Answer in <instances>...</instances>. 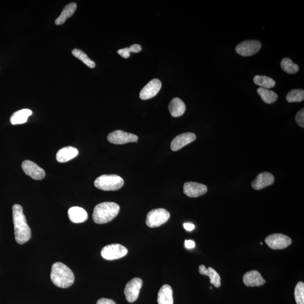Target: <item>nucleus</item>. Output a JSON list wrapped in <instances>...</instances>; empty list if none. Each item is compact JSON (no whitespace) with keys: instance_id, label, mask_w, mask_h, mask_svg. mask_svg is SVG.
<instances>
[{"instance_id":"obj_1","label":"nucleus","mask_w":304,"mask_h":304,"mask_svg":"<svg viewBox=\"0 0 304 304\" xmlns=\"http://www.w3.org/2000/svg\"><path fill=\"white\" fill-rule=\"evenodd\" d=\"M12 210L15 240L19 245H23L31 238V230L27 223L25 215L23 214V207L16 204Z\"/></svg>"},{"instance_id":"obj_2","label":"nucleus","mask_w":304,"mask_h":304,"mask_svg":"<svg viewBox=\"0 0 304 304\" xmlns=\"http://www.w3.org/2000/svg\"><path fill=\"white\" fill-rule=\"evenodd\" d=\"M50 278L56 286L62 289L73 285L75 279L73 271L61 262L55 263L52 266Z\"/></svg>"},{"instance_id":"obj_3","label":"nucleus","mask_w":304,"mask_h":304,"mask_svg":"<svg viewBox=\"0 0 304 304\" xmlns=\"http://www.w3.org/2000/svg\"><path fill=\"white\" fill-rule=\"evenodd\" d=\"M119 210V206L114 202H106L99 203L94 208L93 221L98 225L110 222L117 217Z\"/></svg>"},{"instance_id":"obj_4","label":"nucleus","mask_w":304,"mask_h":304,"mask_svg":"<svg viewBox=\"0 0 304 304\" xmlns=\"http://www.w3.org/2000/svg\"><path fill=\"white\" fill-rule=\"evenodd\" d=\"M124 185L123 179L117 175H103L94 182L98 189L105 191H115L121 189Z\"/></svg>"},{"instance_id":"obj_5","label":"nucleus","mask_w":304,"mask_h":304,"mask_svg":"<svg viewBox=\"0 0 304 304\" xmlns=\"http://www.w3.org/2000/svg\"><path fill=\"white\" fill-rule=\"evenodd\" d=\"M170 217L169 212L166 209L152 210L147 214L146 225L150 228L158 227L166 223Z\"/></svg>"},{"instance_id":"obj_6","label":"nucleus","mask_w":304,"mask_h":304,"mask_svg":"<svg viewBox=\"0 0 304 304\" xmlns=\"http://www.w3.org/2000/svg\"><path fill=\"white\" fill-rule=\"evenodd\" d=\"M128 251L125 247L120 244H112L103 248L101 255L103 258L107 261H114L125 257Z\"/></svg>"},{"instance_id":"obj_7","label":"nucleus","mask_w":304,"mask_h":304,"mask_svg":"<svg viewBox=\"0 0 304 304\" xmlns=\"http://www.w3.org/2000/svg\"><path fill=\"white\" fill-rule=\"evenodd\" d=\"M266 245L273 250H282L291 245L292 239L287 235L276 233L271 234L265 240Z\"/></svg>"},{"instance_id":"obj_8","label":"nucleus","mask_w":304,"mask_h":304,"mask_svg":"<svg viewBox=\"0 0 304 304\" xmlns=\"http://www.w3.org/2000/svg\"><path fill=\"white\" fill-rule=\"evenodd\" d=\"M262 48V43L257 40H247L238 44L235 51L243 57H250L257 54Z\"/></svg>"},{"instance_id":"obj_9","label":"nucleus","mask_w":304,"mask_h":304,"mask_svg":"<svg viewBox=\"0 0 304 304\" xmlns=\"http://www.w3.org/2000/svg\"><path fill=\"white\" fill-rule=\"evenodd\" d=\"M142 285V279L139 278H133L127 283L124 294L126 296L127 302L133 303L137 301Z\"/></svg>"},{"instance_id":"obj_10","label":"nucleus","mask_w":304,"mask_h":304,"mask_svg":"<svg viewBox=\"0 0 304 304\" xmlns=\"http://www.w3.org/2000/svg\"><path fill=\"white\" fill-rule=\"evenodd\" d=\"M108 141L114 145H124L130 142H137L138 136L121 130H116L108 136Z\"/></svg>"},{"instance_id":"obj_11","label":"nucleus","mask_w":304,"mask_h":304,"mask_svg":"<svg viewBox=\"0 0 304 304\" xmlns=\"http://www.w3.org/2000/svg\"><path fill=\"white\" fill-rule=\"evenodd\" d=\"M22 168L25 173L34 180H42L45 177V172L37 163L26 160L22 163Z\"/></svg>"},{"instance_id":"obj_12","label":"nucleus","mask_w":304,"mask_h":304,"mask_svg":"<svg viewBox=\"0 0 304 304\" xmlns=\"http://www.w3.org/2000/svg\"><path fill=\"white\" fill-rule=\"evenodd\" d=\"M162 83L158 79H153L144 87L140 93V98L148 100L153 98L159 93Z\"/></svg>"},{"instance_id":"obj_13","label":"nucleus","mask_w":304,"mask_h":304,"mask_svg":"<svg viewBox=\"0 0 304 304\" xmlns=\"http://www.w3.org/2000/svg\"><path fill=\"white\" fill-rule=\"evenodd\" d=\"M184 193L191 198L198 197L207 191L206 186L195 182H187L184 185Z\"/></svg>"},{"instance_id":"obj_14","label":"nucleus","mask_w":304,"mask_h":304,"mask_svg":"<svg viewBox=\"0 0 304 304\" xmlns=\"http://www.w3.org/2000/svg\"><path fill=\"white\" fill-rule=\"evenodd\" d=\"M196 135L192 133H186L176 137L171 144L172 151H178L184 147L195 141Z\"/></svg>"},{"instance_id":"obj_15","label":"nucleus","mask_w":304,"mask_h":304,"mask_svg":"<svg viewBox=\"0 0 304 304\" xmlns=\"http://www.w3.org/2000/svg\"><path fill=\"white\" fill-rule=\"evenodd\" d=\"M274 182V176L267 172H264L257 176L252 182L251 186L254 190H259L273 185Z\"/></svg>"},{"instance_id":"obj_16","label":"nucleus","mask_w":304,"mask_h":304,"mask_svg":"<svg viewBox=\"0 0 304 304\" xmlns=\"http://www.w3.org/2000/svg\"><path fill=\"white\" fill-rule=\"evenodd\" d=\"M243 281L247 287H259L266 283V280L257 270L247 272L243 275Z\"/></svg>"},{"instance_id":"obj_17","label":"nucleus","mask_w":304,"mask_h":304,"mask_svg":"<svg viewBox=\"0 0 304 304\" xmlns=\"http://www.w3.org/2000/svg\"><path fill=\"white\" fill-rule=\"evenodd\" d=\"M78 154L77 149L73 147H64L57 152L56 158L61 163H65L75 158Z\"/></svg>"},{"instance_id":"obj_18","label":"nucleus","mask_w":304,"mask_h":304,"mask_svg":"<svg viewBox=\"0 0 304 304\" xmlns=\"http://www.w3.org/2000/svg\"><path fill=\"white\" fill-rule=\"evenodd\" d=\"M70 221L74 223H81L87 221V212L81 207H72L68 212Z\"/></svg>"},{"instance_id":"obj_19","label":"nucleus","mask_w":304,"mask_h":304,"mask_svg":"<svg viewBox=\"0 0 304 304\" xmlns=\"http://www.w3.org/2000/svg\"><path fill=\"white\" fill-rule=\"evenodd\" d=\"M157 302L158 304H174L173 291L170 285H163L160 289Z\"/></svg>"},{"instance_id":"obj_20","label":"nucleus","mask_w":304,"mask_h":304,"mask_svg":"<svg viewBox=\"0 0 304 304\" xmlns=\"http://www.w3.org/2000/svg\"><path fill=\"white\" fill-rule=\"evenodd\" d=\"M170 113L174 117H178L185 113L186 106L185 103L178 98L172 100L169 106Z\"/></svg>"},{"instance_id":"obj_21","label":"nucleus","mask_w":304,"mask_h":304,"mask_svg":"<svg viewBox=\"0 0 304 304\" xmlns=\"http://www.w3.org/2000/svg\"><path fill=\"white\" fill-rule=\"evenodd\" d=\"M199 272L202 275L209 277L211 283L215 287H219L221 286V277L213 267H209L207 269L205 266L201 265L199 267Z\"/></svg>"},{"instance_id":"obj_22","label":"nucleus","mask_w":304,"mask_h":304,"mask_svg":"<svg viewBox=\"0 0 304 304\" xmlns=\"http://www.w3.org/2000/svg\"><path fill=\"white\" fill-rule=\"evenodd\" d=\"M76 9H77V4L76 3L72 2L68 4L64 8L61 14L55 20L56 25H62L65 23L68 18H71L75 14Z\"/></svg>"},{"instance_id":"obj_23","label":"nucleus","mask_w":304,"mask_h":304,"mask_svg":"<svg viewBox=\"0 0 304 304\" xmlns=\"http://www.w3.org/2000/svg\"><path fill=\"white\" fill-rule=\"evenodd\" d=\"M32 114H33V111L29 109L18 111L11 115L10 122L13 125L25 123Z\"/></svg>"},{"instance_id":"obj_24","label":"nucleus","mask_w":304,"mask_h":304,"mask_svg":"<svg viewBox=\"0 0 304 304\" xmlns=\"http://www.w3.org/2000/svg\"><path fill=\"white\" fill-rule=\"evenodd\" d=\"M254 82L256 85L263 89H270L275 86L274 80L266 76H255L254 77Z\"/></svg>"},{"instance_id":"obj_25","label":"nucleus","mask_w":304,"mask_h":304,"mask_svg":"<svg viewBox=\"0 0 304 304\" xmlns=\"http://www.w3.org/2000/svg\"><path fill=\"white\" fill-rule=\"evenodd\" d=\"M257 92L263 101L266 104L273 103L277 101L278 98L277 94L269 89L259 87L257 90Z\"/></svg>"},{"instance_id":"obj_26","label":"nucleus","mask_w":304,"mask_h":304,"mask_svg":"<svg viewBox=\"0 0 304 304\" xmlns=\"http://www.w3.org/2000/svg\"><path fill=\"white\" fill-rule=\"evenodd\" d=\"M282 70L288 74H297L299 70V67L290 58H284L281 63Z\"/></svg>"},{"instance_id":"obj_27","label":"nucleus","mask_w":304,"mask_h":304,"mask_svg":"<svg viewBox=\"0 0 304 304\" xmlns=\"http://www.w3.org/2000/svg\"><path fill=\"white\" fill-rule=\"evenodd\" d=\"M72 53H73L74 57L81 61L83 63H85L90 69H94L95 67V63L92 61L83 51L78 49H75L72 51Z\"/></svg>"},{"instance_id":"obj_28","label":"nucleus","mask_w":304,"mask_h":304,"mask_svg":"<svg viewBox=\"0 0 304 304\" xmlns=\"http://www.w3.org/2000/svg\"><path fill=\"white\" fill-rule=\"evenodd\" d=\"M304 99V91L302 89L291 90L286 96L287 101L289 103L302 102Z\"/></svg>"},{"instance_id":"obj_29","label":"nucleus","mask_w":304,"mask_h":304,"mask_svg":"<svg viewBox=\"0 0 304 304\" xmlns=\"http://www.w3.org/2000/svg\"><path fill=\"white\" fill-rule=\"evenodd\" d=\"M295 299L297 304H304V283L299 282L295 289Z\"/></svg>"},{"instance_id":"obj_30","label":"nucleus","mask_w":304,"mask_h":304,"mask_svg":"<svg viewBox=\"0 0 304 304\" xmlns=\"http://www.w3.org/2000/svg\"><path fill=\"white\" fill-rule=\"evenodd\" d=\"M296 122L298 125L303 128L304 127V109H303L297 113L295 117Z\"/></svg>"},{"instance_id":"obj_31","label":"nucleus","mask_w":304,"mask_h":304,"mask_svg":"<svg viewBox=\"0 0 304 304\" xmlns=\"http://www.w3.org/2000/svg\"><path fill=\"white\" fill-rule=\"evenodd\" d=\"M119 55H121L123 58L127 59L130 57V51L129 47H125L124 49H120L117 51Z\"/></svg>"},{"instance_id":"obj_32","label":"nucleus","mask_w":304,"mask_h":304,"mask_svg":"<svg viewBox=\"0 0 304 304\" xmlns=\"http://www.w3.org/2000/svg\"><path fill=\"white\" fill-rule=\"evenodd\" d=\"M129 49L130 53H138L142 51V47L141 45H139V44H134V45H131L129 47Z\"/></svg>"},{"instance_id":"obj_33","label":"nucleus","mask_w":304,"mask_h":304,"mask_svg":"<svg viewBox=\"0 0 304 304\" xmlns=\"http://www.w3.org/2000/svg\"><path fill=\"white\" fill-rule=\"evenodd\" d=\"M97 304H116V303L113 300L102 298L99 300Z\"/></svg>"},{"instance_id":"obj_34","label":"nucleus","mask_w":304,"mask_h":304,"mask_svg":"<svg viewBox=\"0 0 304 304\" xmlns=\"http://www.w3.org/2000/svg\"><path fill=\"white\" fill-rule=\"evenodd\" d=\"M185 246L187 249H193L195 247V242L192 240H186Z\"/></svg>"},{"instance_id":"obj_35","label":"nucleus","mask_w":304,"mask_h":304,"mask_svg":"<svg viewBox=\"0 0 304 304\" xmlns=\"http://www.w3.org/2000/svg\"><path fill=\"white\" fill-rule=\"evenodd\" d=\"M184 228L187 231H192L194 229L195 226L193 224L191 223H185L184 224Z\"/></svg>"},{"instance_id":"obj_36","label":"nucleus","mask_w":304,"mask_h":304,"mask_svg":"<svg viewBox=\"0 0 304 304\" xmlns=\"http://www.w3.org/2000/svg\"><path fill=\"white\" fill-rule=\"evenodd\" d=\"M210 289L211 290H212V289H213V287H210Z\"/></svg>"},{"instance_id":"obj_37","label":"nucleus","mask_w":304,"mask_h":304,"mask_svg":"<svg viewBox=\"0 0 304 304\" xmlns=\"http://www.w3.org/2000/svg\"><path fill=\"white\" fill-rule=\"evenodd\" d=\"M261 245H263V243L262 242H261Z\"/></svg>"}]
</instances>
